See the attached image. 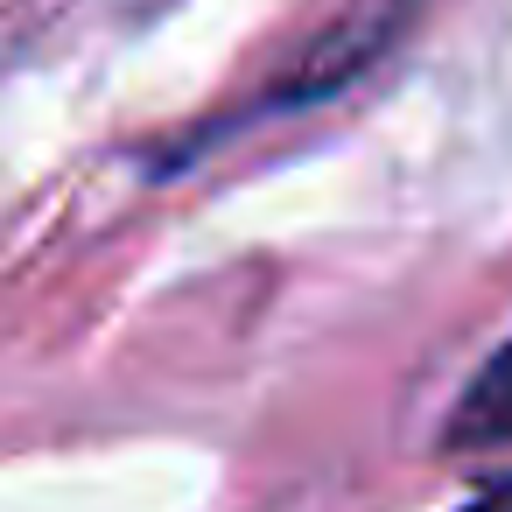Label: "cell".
Wrapping results in <instances>:
<instances>
[{
	"mask_svg": "<svg viewBox=\"0 0 512 512\" xmlns=\"http://www.w3.org/2000/svg\"><path fill=\"white\" fill-rule=\"evenodd\" d=\"M407 8L414 0H379L372 15H358V22H344L337 36H323L316 50H309V64L302 71H288V85H274L260 106H309V99H330V92H344L386 43H393V29L407 22Z\"/></svg>",
	"mask_w": 512,
	"mask_h": 512,
	"instance_id": "cell-1",
	"label": "cell"
},
{
	"mask_svg": "<svg viewBox=\"0 0 512 512\" xmlns=\"http://www.w3.org/2000/svg\"><path fill=\"white\" fill-rule=\"evenodd\" d=\"M442 449L449 456H491L512 449V337L470 372V386L456 393L449 421H442Z\"/></svg>",
	"mask_w": 512,
	"mask_h": 512,
	"instance_id": "cell-2",
	"label": "cell"
},
{
	"mask_svg": "<svg viewBox=\"0 0 512 512\" xmlns=\"http://www.w3.org/2000/svg\"><path fill=\"white\" fill-rule=\"evenodd\" d=\"M456 512H512V477H491L477 498H463Z\"/></svg>",
	"mask_w": 512,
	"mask_h": 512,
	"instance_id": "cell-3",
	"label": "cell"
}]
</instances>
